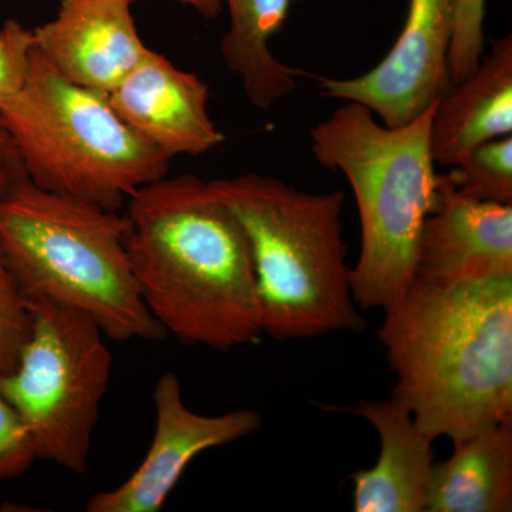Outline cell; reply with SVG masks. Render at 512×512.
<instances>
[{
	"label": "cell",
	"mask_w": 512,
	"mask_h": 512,
	"mask_svg": "<svg viewBox=\"0 0 512 512\" xmlns=\"http://www.w3.org/2000/svg\"><path fill=\"white\" fill-rule=\"evenodd\" d=\"M126 218L131 271L165 332L220 352L261 339L247 232L211 181L165 175L127 201Z\"/></svg>",
	"instance_id": "obj_1"
},
{
	"label": "cell",
	"mask_w": 512,
	"mask_h": 512,
	"mask_svg": "<svg viewBox=\"0 0 512 512\" xmlns=\"http://www.w3.org/2000/svg\"><path fill=\"white\" fill-rule=\"evenodd\" d=\"M394 399L431 439L512 421V276L440 288L416 279L384 309Z\"/></svg>",
	"instance_id": "obj_2"
},
{
	"label": "cell",
	"mask_w": 512,
	"mask_h": 512,
	"mask_svg": "<svg viewBox=\"0 0 512 512\" xmlns=\"http://www.w3.org/2000/svg\"><path fill=\"white\" fill-rule=\"evenodd\" d=\"M434 106L387 127L362 104L346 101L311 130L313 156L345 175L355 194L362 248L350 286L360 311H384L416 282L421 232L440 201L430 147Z\"/></svg>",
	"instance_id": "obj_3"
},
{
	"label": "cell",
	"mask_w": 512,
	"mask_h": 512,
	"mask_svg": "<svg viewBox=\"0 0 512 512\" xmlns=\"http://www.w3.org/2000/svg\"><path fill=\"white\" fill-rule=\"evenodd\" d=\"M211 185L247 232L266 335L311 339L365 328L346 264L342 191H303L258 173Z\"/></svg>",
	"instance_id": "obj_4"
},
{
	"label": "cell",
	"mask_w": 512,
	"mask_h": 512,
	"mask_svg": "<svg viewBox=\"0 0 512 512\" xmlns=\"http://www.w3.org/2000/svg\"><path fill=\"white\" fill-rule=\"evenodd\" d=\"M126 215L37 187L0 194V252L26 299L90 316L113 340L165 338L141 298L126 247Z\"/></svg>",
	"instance_id": "obj_5"
},
{
	"label": "cell",
	"mask_w": 512,
	"mask_h": 512,
	"mask_svg": "<svg viewBox=\"0 0 512 512\" xmlns=\"http://www.w3.org/2000/svg\"><path fill=\"white\" fill-rule=\"evenodd\" d=\"M26 177L110 211L164 178L171 158L120 119L109 94L64 79L33 49L22 90L0 107Z\"/></svg>",
	"instance_id": "obj_6"
},
{
	"label": "cell",
	"mask_w": 512,
	"mask_h": 512,
	"mask_svg": "<svg viewBox=\"0 0 512 512\" xmlns=\"http://www.w3.org/2000/svg\"><path fill=\"white\" fill-rule=\"evenodd\" d=\"M32 326L18 365L0 375V393L28 427L37 460L84 474L109 387L111 352L90 316L28 299Z\"/></svg>",
	"instance_id": "obj_7"
},
{
	"label": "cell",
	"mask_w": 512,
	"mask_h": 512,
	"mask_svg": "<svg viewBox=\"0 0 512 512\" xmlns=\"http://www.w3.org/2000/svg\"><path fill=\"white\" fill-rule=\"evenodd\" d=\"M454 25L456 0H409L402 32L382 62L353 79L320 77L323 96L362 104L387 127L417 119L453 86Z\"/></svg>",
	"instance_id": "obj_8"
},
{
	"label": "cell",
	"mask_w": 512,
	"mask_h": 512,
	"mask_svg": "<svg viewBox=\"0 0 512 512\" xmlns=\"http://www.w3.org/2000/svg\"><path fill=\"white\" fill-rule=\"evenodd\" d=\"M156 431L146 457L119 487L94 494L87 512H158L198 454L251 436L261 427L255 410L205 416L185 404L178 376L164 373L153 394Z\"/></svg>",
	"instance_id": "obj_9"
},
{
	"label": "cell",
	"mask_w": 512,
	"mask_h": 512,
	"mask_svg": "<svg viewBox=\"0 0 512 512\" xmlns=\"http://www.w3.org/2000/svg\"><path fill=\"white\" fill-rule=\"evenodd\" d=\"M512 276V204L467 197L441 175L440 201L421 232L417 279L453 288Z\"/></svg>",
	"instance_id": "obj_10"
},
{
	"label": "cell",
	"mask_w": 512,
	"mask_h": 512,
	"mask_svg": "<svg viewBox=\"0 0 512 512\" xmlns=\"http://www.w3.org/2000/svg\"><path fill=\"white\" fill-rule=\"evenodd\" d=\"M109 99L120 119L168 158L202 156L224 143L208 111V84L154 50Z\"/></svg>",
	"instance_id": "obj_11"
},
{
	"label": "cell",
	"mask_w": 512,
	"mask_h": 512,
	"mask_svg": "<svg viewBox=\"0 0 512 512\" xmlns=\"http://www.w3.org/2000/svg\"><path fill=\"white\" fill-rule=\"evenodd\" d=\"M33 33L37 50L64 79L106 94L151 52L128 0H63L56 18Z\"/></svg>",
	"instance_id": "obj_12"
},
{
	"label": "cell",
	"mask_w": 512,
	"mask_h": 512,
	"mask_svg": "<svg viewBox=\"0 0 512 512\" xmlns=\"http://www.w3.org/2000/svg\"><path fill=\"white\" fill-rule=\"evenodd\" d=\"M350 412L375 427L376 464L352 476L353 511L423 512L434 466V439L399 400H360Z\"/></svg>",
	"instance_id": "obj_13"
},
{
	"label": "cell",
	"mask_w": 512,
	"mask_h": 512,
	"mask_svg": "<svg viewBox=\"0 0 512 512\" xmlns=\"http://www.w3.org/2000/svg\"><path fill=\"white\" fill-rule=\"evenodd\" d=\"M512 134V36L498 37L477 69L434 106V163L456 167L474 148Z\"/></svg>",
	"instance_id": "obj_14"
},
{
	"label": "cell",
	"mask_w": 512,
	"mask_h": 512,
	"mask_svg": "<svg viewBox=\"0 0 512 512\" xmlns=\"http://www.w3.org/2000/svg\"><path fill=\"white\" fill-rule=\"evenodd\" d=\"M453 454L434 463L427 512L512 510V421L454 441Z\"/></svg>",
	"instance_id": "obj_15"
},
{
	"label": "cell",
	"mask_w": 512,
	"mask_h": 512,
	"mask_svg": "<svg viewBox=\"0 0 512 512\" xmlns=\"http://www.w3.org/2000/svg\"><path fill=\"white\" fill-rule=\"evenodd\" d=\"M229 26L221 55L241 80L252 106L268 110L296 90L298 72L272 53V37L284 28L292 0H222Z\"/></svg>",
	"instance_id": "obj_16"
},
{
	"label": "cell",
	"mask_w": 512,
	"mask_h": 512,
	"mask_svg": "<svg viewBox=\"0 0 512 512\" xmlns=\"http://www.w3.org/2000/svg\"><path fill=\"white\" fill-rule=\"evenodd\" d=\"M446 178L467 197L512 204V134L474 148Z\"/></svg>",
	"instance_id": "obj_17"
},
{
	"label": "cell",
	"mask_w": 512,
	"mask_h": 512,
	"mask_svg": "<svg viewBox=\"0 0 512 512\" xmlns=\"http://www.w3.org/2000/svg\"><path fill=\"white\" fill-rule=\"evenodd\" d=\"M30 326L32 316L28 299L0 252V375L18 365Z\"/></svg>",
	"instance_id": "obj_18"
},
{
	"label": "cell",
	"mask_w": 512,
	"mask_h": 512,
	"mask_svg": "<svg viewBox=\"0 0 512 512\" xmlns=\"http://www.w3.org/2000/svg\"><path fill=\"white\" fill-rule=\"evenodd\" d=\"M487 0H456V25L448 53L451 83L466 80L484 56Z\"/></svg>",
	"instance_id": "obj_19"
},
{
	"label": "cell",
	"mask_w": 512,
	"mask_h": 512,
	"mask_svg": "<svg viewBox=\"0 0 512 512\" xmlns=\"http://www.w3.org/2000/svg\"><path fill=\"white\" fill-rule=\"evenodd\" d=\"M35 46L33 30L16 20H8L0 28V107L22 90Z\"/></svg>",
	"instance_id": "obj_20"
},
{
	"label": "cell",
	"mask_w": 512,
	"mask_h": 512,
	"mask_svg": "<svg viewBox=\"0 0 512 512\" xmlns=\"http://www.w3.org/2000/svg\"><path fill=\"white\" fill-rule=\"evenodd\" d=\"M37 461L28 427L0 393V480L22 476Z\"/></svg>",
	"instance_id": "obj_21"
},
{
	"label": "cell",
	"mask_w": 512,
	"mask_h": 512,
	"mask_svg": "<svg viewBox=\"0 0 512 512\" xmlns=\"http://www.w3.org/2000/svg\"><path fill=\"white\" fill-rule=\"evenodd\" d=\"M26 178L22 161L9 134L0 127V194Z\"/></svg>",
	"instance_id": "obj_22"
},
{
	"label": "cell",
	"mask_w": 512,
	"mask_h": 512,
	"mask_svg": "<svg viewBox=\"0 0 512 512\" xmlns=\"http://www.w3.org/2000/svg\"><path fill=\"white\" fill-rule=\"evenodd\" d=\"M133 3L134 0H128ZM177 2L184 3V5L191 6L192 9L197 10L200 15L207 19H214L220 15L224 2L222 0H177Z\"/></svg>",
	"instance_id": "obj_23"
}]
</instances>
